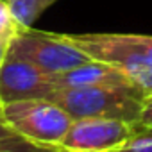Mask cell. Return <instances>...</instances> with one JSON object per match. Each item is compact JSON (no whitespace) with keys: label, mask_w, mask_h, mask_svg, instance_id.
<instances>
[{"label":"cell","mask_w":152,"mask_h":152,"mask_svg":"<svg viewBox=\"0 0 152 152\" xmlns=\"http://www.w3.org/2000/svg\"><path fill=\"white\" fill-rule=\"evenodd\" d=\"M91 59L122 70L145 93H152V36L147 34H63Z\"/></svg>","instance_id":"1"},{"label":"cell","mask_w":152,"mask_h":152,"mask_svg":"<svg viewBox=\"0 0 152 152\" xmlns=\"http://www.w3.org/2000/svg\"><path fill=\"white\" fill-rule=\"evenodd\" d=\"M145 95L141 88H56L48 100L59 104L72 118L97 116L136 124Z\"/></svg>","instance_id":"2"},{"label":"cell","mask_w":152,"mask_h":152,"mask_svg":"<svg viewBox=\"0 0 152 152\" xmlns=\"http://www.w3.org/2000/svg\"><path fill=\"white\" fill-rule=\"evenodd\" d=\"M4 118L15 134L34 143L59 147L73 118L48 99H29L4 104Z\"/></svg>","instance_id":"3"},{"label":"cell","mask_w":152,"mask_h":152,"mask_svg":"<svg viewBox=\"0 0 152 152\" xmlns=\"http://www.w3.org/2000/svg\"><path fill=\"white\" fill-rule=\"evenodd\" d=\"M7 52L32 63L50 75L68 72L91 59L86 52L70 43L63 34L34 31L32 27L22 29L13 38L7 45Z\"/></svg>","instance_id":"4"},{"label":"cell","mask_w":152,"mask_h":152,"mask_svg":"<svg viewBox=\"0 0 152 152\" xmlns=\"http://www.w3.org/2000/svg\"><path fill=\"white\" fill-rule=\"evenodd\" d=\"M136 136V127L115 118H73L59 143L64 152H118Z\"/></svg>","instance_id":"5"},{"label":"cell","mask_w":152,"mask_h":152,"mask_svg":"<svg viewBox=\"0 0 152 152\" xmlns=\"http://www.w3.org/2000/svg\"><path fill=\"white\" fill-rule=\"evenodd\" d=\"M56 90L50 73L39 70L32 63L6 54L0 66V99L4 104L29 99H48Z\"/></svg>","instance_id":"6"},{"label":"cell","mask_w":152,"mask_h":152,"mask_svg":"<svg viewBox=\"0 0 152 152\" xmlns=\"http://www.w3.org/2000/svg\"><path fill=\"white\" fill-rule=\"evenodd\" d=\"M50 77L56 88H140L122 70L95 59Z\"/></svg>","instance_id":"7"},{"label":"cell","mask_w":152,"mask_h":152,"mask_svg":"<svg viewBox=\"0 0 152 152\" xmlns=\"http://www.w3.org/2000/svg\"><path fill=\"white\" fill-rule=\"evenodd\" d=\"M54 2L57 0H7L9 9L22 29H31Z\"/></svg>","instance_id":"8"},{"label":"cell","mask_w":152,"mask_h":152,"mask_svg":"<svg viewBox=\"0 0 152 152\" xmlns=\"http://www.w3.org/2000/svg\"><path fill=\"white\" fill-rule=\"evenodd\" d=\"M0 152H64V150L59 147L34 143L20 134H11L0 138Z\"/></svg>","instance_id":"9"},{"label":"cell","mask_w":152,"mask_h":152,"mask_svg":"<svg viewBox=\"0 0 152 152\" xmlns=\"http://www.w3.org/2000/svg\"><path fill=\"white\" fill-rule=\"evenodd\" d=\"M20 31H22V27L15 20L7 0H0V41L9 43Z\"/></svg>","instance_id":"10"},{"label":"cell","mask_w":152,"mask_h":152,"mask_svg":"<svg viewBox=\"0 0 152 152\" xmlns=\"http://www.w3.org/2000/svg\"><path fill=\"white\" fill-rule=\"evenodd\" d=\"M134 127H136V132L152 129V93H147L143 97L141 109H140V116H138Z\"/></svg>","instance_id":"11"},{"label":"cell","mask_w":152,"mask_h":152,"mask_svg":"<svg viewBox=\"0 0 152 152\" xmlns=\"http://www.w3.org/2000/svg\"><path fill=\"white\" fill-rule=\"evenodd\" d=\"M118 152H152V140H131Z\"/></svg>","instance_id":"12"},{"label":"cell","mask_w":152,"mask_h":152,"mask_svg":"<svg viewBox=\"0 0 152 152\" xmlns=\"http://www.w3.org/2000/svg\"><path fill=\"white\" fill-rule=\"evenodd\" d=\"M11 134H15V132H13V129L7 125V122L4 118V102H2V99H0V138L11 136Z\"/></svg>","instance_id":"13"},{"label":"cell","mask_w":152,"mask_h":152,"mask_svg":"<svg viewBox=\"0 0 152 152\" xmlns=\"http://www.w3.org/2000/svg\"><path fill=\"white\" fill-rule=\"evenodd\" d=\"M132 140H152V129H147V131H140L136 132V136Z\"/></svg>","instance_id":"14"},{"label":"cell","mask_w":152,"mask_h":152,"mask_svg":"<svg viewBox=\"0 0 152 152\" xmlns=\"http://www.w3.org/2000/svg\"><path fill=\"white\" fill-rule=\"evenodd\" d=\"M7 41H0V66H2L4 59H6V54H7Z\"/></svg>","instance_id":"15"}]
</instances>
